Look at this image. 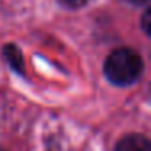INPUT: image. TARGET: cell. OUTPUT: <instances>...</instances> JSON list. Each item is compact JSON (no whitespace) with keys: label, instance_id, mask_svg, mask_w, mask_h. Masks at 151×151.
<instances>
[{"label":"cell","instance_id":"8992f818","mask_svg":"<svg viewBox=\"0 0 151 151\" xmlns=\"http://www.w3.org/2000/svg\"><path fill=\"white\" fill-rule=\"evenodd\" d=\"M127 2H130V4H133V5H143V4H146V2H150V0H127Z\"/></svg>","mask_w":151,"mask_h":151},{"label":"cell","instance_id":"52a82bcc","mask_svg":"<svg viewBox=\"0 0 151 151\" xmlns=\"http://www.w3.org/2000/svg\"><path fill=\"white\" fill-rule=\"evenodd\" d=\"M0 151H7V150H4V148H0Z\"/></svg>","mask_w":151,"mask_h":151},{"label":"cell","instance_id":"6da1fadb","mask_svg":"<svg viewBox=\"0 0 151 151\" xmlns=\"http://www.w3.org/2000/svg\"><path fill=\"white\" fill-rule=\"evenodd\" d=\"M143 72L141 57L132 49H117L107 57L104 73L111 83L117 86H128L140 78Z\"/></svg>","mask_w":151,"mask_h":151},{"label":"cell","instance_id":"277c9868","mask_svg":"<svg viewBox=\"0 0 151 151\" xmlns=\"http://www.w3.org/2000/svg\"><path fill=\"white\" fill-rule=\"evenodd\" d=\"M150 20H151V12L150 10H146L143 13V17H141V28H143V31L146 34H150Z\"/></svg>","mask_w":151,"mask_h":151},{"label":"cell","instance_id":"5b68a950","mask_svg":"<svg viewBox=\"0 0 151 151\" xmlns=\"http://www.w3.org/2000/svg\"><path fill=\"white\" fill-rule=\"evenodd\" d=\"M88 0H60V4L65 5L68 8H78V7H83Z\"/></svg>","mask_w":151,"mask_h":151},{"label":"cell","instance_id":"7a4b0ae2","mask_svg":"<svg viewBox=\"0 0 151 151\" xmlns=\"http://www.w3.org/2000/svg\"><path fill=\"white\" fill-rule=\"evenodd\" d=\"M115 151H150V143L143 135L130 133L119 141Z\"/></svg>","mask_w":151,"mask_h":151},{"label":"cell","instance_id":"3957f363","mask_svg":"<svg viewBox=\"0 0 151 151\" xmlns=\"http://www.w3.org/2000/svg\"><path fill=\"white\" fill-rule=\"evenodd\" d=\"M4 57L8 62V65L15 70L17 73L23 75L24 73V67H23V57H21V52L18 50L17 46L13 44H8V46L4 47Z\"/></svg>","mask_w":151,"mask_h":151}]
</instances>
